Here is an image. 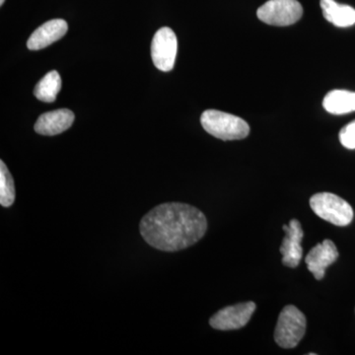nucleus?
<instances>
[{"label":"nucleus","mask_w":355,"mask_h":355,"mask_svg":"<svg viewBox=\"0 0 355 355\" xmlns=\"http://www.w3.org/2000/svg\"><path fill=\"white\" fill-rule=\"evenodd\" d=\"M259 19L272 26L295 24L303 15V7L297 0H268L257 11Z\"/></svg>","instance_id":"39448f33"},{"label":"nucleus","mask_w":355,"mask_h":355,"mask_svg":"<svg viewBox=\"0 0 355 355\" xmlns=\"http://www.w3.org/2000/svg\"><path fill=\"white\" fill-rule=\"evenodd\" d=\"M340 141L347 149H355V121L342 128Z\"/></svg>","instance_id":"dca6fc26"},{"label":"nucleus","mask_w":355,"mask_h":355,"mask_svg":"<svg viewBox=\"0 0 355 355\" xmlns=\"http://www.w3.org/2000/svg\"><path fill=\"white\" fill-rule=\"evenodd\" d=\"M320 6L324 19L336 27H350L355 24L354 7L338 3L335 0H321Z\"/></svg>","instance_id":"f8f14e48"},{"label":"nucleus","mask_w":355,"mask_h":355,"mask_svg":"<svg viewBox=\"0 0 355 355\" xmlns=\"http://www.w3.org/2000/svg\"><path fill=\"white\" fill-rule=\"evenodd\" d=\"M310 207L320 218L334 225L347 226L354 220L352 205L335 193H316L310 198Z\"/></svg>","instance_id":"7ed1b4c3"},{"label":"nucleus","mask_w":355,"mask_h":355,"mask_svg":"<svg viewBox=\"0 0 355 355\" xmlns=\"http://www.w3.org/2000/svg\"><path fill=\"white\" fill-rule=\"evenodd\" d=\"M69 25L67 21L62 19H53L48 21L44 24L40 26L29 39L27 46L29 50L39 51L46 48L50 44L55 43L67 34Z\"/></svg>","instance_id":"9d476101"},{"label":"nucleus","mask_w":355,"mask_h":355,"mask_svg":"<svg viewBox=\"0 0 355 355\" xmlns=\"http://www.w3.org/2000/svg\"><path fill=\"white\" fill-rule=\"evenodd\" d=\"M200 123L205 132L221 140L244 139L250 133L249 125L243 119L217 110L203 112Z\"/></svg>","instance_id":"f03ea898"},{"label":"nucleus","mask_w":355,"mask_h":355,"mask_svg":"<svg viewBox=\"0 0 355 355\" xmlns=\"http://www.w3.org/2000/svg\"><path fill=\"white\" fill-rule=\"evenodd\" d=\"M338 258V252L336 245L331 240L326 239L311 250L306 256L305 263L315 279L321 280L324 279L327 268L335 263Z\"/></svg>","instance_id":"1a4fd4ad"},{"label":"nucleus","mask_w":355,"mask_h":355,"mask_svg":"<svg viewBox=\"0 0 355 355\" xmlns=\"http://www.w3.org/2000/svg\"><path fill=\"white\" fill-rule=\"evenodd\" d=\"M177 53L176 34L170 28H161L154 35L151 44V57L154 65L161 71H171L176 62Z\"/></svg>","instance_id":"423d86ee"},{"label":"nucleus","mask_w":355,"mask_h":355,"mask_svg":"<svg viewBox=\"0 0 355 355\" xmlns=\"http://www.w3.org/2000/svg\"><path fill=\"white\" fill-rule=\"evenodd\" d=\"M306 331L305 315L293 305L280 312L275 331V340L282 349H294L302 340Z\"/></svg>","instance_id":"20e7f679"},{"label":"nucleus","mask_w":355,"mask_h":355,"mask_svg":"<svg viewBox=\"0 0 355 355\" xmlns=\"http://www.w3.org/2000/svg\"><path fill=\"white\" fill-rule=\"evenodd\" d=\"M324 109L333 114H345L355 112V92L333 90L324 98Z\"/></svg>","instance_id":"ddd939ff"},{"label":"nucleus","mask_w":355,"mask_h":355,"mask_svg":"<svg viewBox=\"0 0 355 355\" xmlns=\"http://www.w3.org/2000/svg\"><path fill=\"white\" fill-rule=\"evenodd\" d=\"M4 2H6V0H0V6H3Z\"/></svg>","instance_id":"f3484780"},{"label":"nucleus","mask_w":355,"mask_h":355,"mask_svg":"<svg viewBox=\"0 0 355 355\" xmlns=\"http://www.w3.org/2000/svg\"><path fill=\"white\" fill-rule=\"evenodd\" d=\"M147 244L163 252H177L200 241L207 230L205 214L197 207L167 202L151 209L140 221Z\"/></svg>","instance_id":"f257e3e1"},{"label":"nucleus","mask_w":355,"mask_h":355,"mask_svg":"<svg viewBox=\"0 0 355 355\" xmlns=\"http://www.w3.org/2000/svg\"><path fill=\"white\" fill-rule=\"evenodd\" d=\"M15 186L10 172L3 161H0V205L9 207L15 202Z\"/></svg>","instance_id":"2eb2a0df"},{"label":"nucleus","mask_w":355,"mask_h":355,"mask_svg":"<svg viewBox=\"0 0 355 355\" xmlns=\"http://www.w3.org/2000/svg\"><path fill=\"white\" fill-rule=\"evenodd\" d=\"M74 118V114L67 109L49 112L39 116L35 123V132L49 137L60 135L71 127Z\"/></svg>","instance_id":"9b49d317"},{"label":"nucleus","mask_w":355,"mask_h":355,"mask_svg":"<svg viewBox=\"0 0 355 355\" xmlns=\"http://www.w3.org/2000/svg\"><path fill=\"white\" fill-rule=\"evenodd\" d=\"M62 88V78L55 70L49 72L40 80L35 87L34 95L37 99L44 103H53Z\"/></svg>","instance_id":"4468645a"},{"label":"nucleus","mask_w":355,"mask_h":355,"mask_svg":"<svg viewBox=\"0 0 355 355\" xmlns=\"http://www.w3.org/2000/svg\"><path fill=\"white\" fill-rule=\"evenodd\" d=\"M256 310L254 302L239 303L223 308L210 318L209 324L219 331H232L246 326Z\"/></svg>","instance_id":"0eeeda50"},{"label":"nucleus","mask_w":355,"mask_h":355,"mask_svg":"<svg viewBox=\"0 0 355 355\" xmlns=\"http://www.w3.org/2000/svg\"><path fill=\"white\" fill-rule=\"evenodd\" d=\"M286 237L280 246L282 256V263L288 268H297L303 257V249L301 246L304 232L300 222L297 219H292L288 225H284Z\"/></svg>","instance_id":"6e6552de"}]
</instances>
